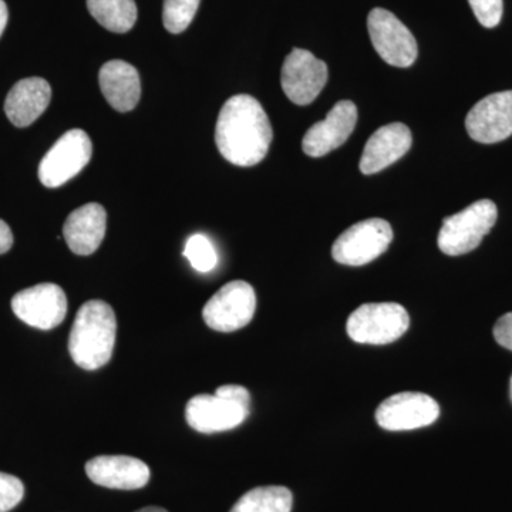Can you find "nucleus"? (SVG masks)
<instances>
[{
    "instance_id": "nucleus-17",
    "label": "nucleus",
    "mask_w": 512,
    "mask_h": 512,
    "mask_svg": "<svg viewBox=\"0 0 512 512\" xmlns=\"http://www.w3.org/2000/svg\"><path fill=\"white\" fill-rule=\"evenodd\" d=\"M106 210L97 202L77 208L64 222L63 235L76 255H92L99 249L106 235Z\"/></svg>"
},
{
    "instance_id": "nucleus-28",
    "label": "nucleus",
    "mask_w": 512,
    "mask_h": 512,
    "mask_svg": "<svg viewBox=\"0 0 512 512\" xmlns=\"http://www.w3.org/2000/svg\"><path fill=\"white\" fill-rule=\"evenodd\" d=\"M13 245V234L9 225L0 220V255L6 254Z\"/></svg>"
},
{
    "instance_id": "nucleus-16",
    "label": "nucleus",
    "mask_w": 512,
    "mask_h": 512,
    "mask_svg": "<svg viewBox=\"0 0 512 512\" xmlns=\"http://www.w3.org/2000/svg\"><path fill=\"white\" fill-rule=\"evenodd\" d=\"M86 474L94 484L113 490H140L150 480V468L138 458L99 456L87 461Z\"/></svg>"
},
{
    "instance_id": "nucleus-9",
    "label": "nucleus",
    "mask_w": 512,
    "mask_h": 512,
    "mask_svg": "<svg viewBox=\"0 0 512 512\" xmlns=\"http://www.w3.org/2000/svg\"><path fill=\"white\" fill-rule=\"evenodd\" d=\"M328 66L309 50L293 49L282 66L281 84L292 103L308 106L328 83Z\"/></svg>"
},
{
    "instance_id": "nucleus-6",
    "label": "nucleus",
    "mask_w": 512,
    "mask_h": 512,
    "mask_svg": "<svg viewBox=\"0 0 512 512\" xmlns=\"http://www.w3.org/2000/svg\"><path fill=\"white\" fill-rule=\"evenodd\" d=\"M92 153V140L86 131L79 128L67 131L43 157L39 165L40 183L47 188L62 187L82 173L83 168L90 163Z\"/></svg>"
},
{
    "instance_id": "nucleus-31",
    "label": "nucleus",
    "mask_w": 512,
    "mask_h": 512,
    "mask_svg": "<svg viewBox=\"0 0 512 512\" xmlns=\"http://www.w3.org/2000/svg\"><path fill=\"white\" fill-rule=\"evenodd\" d=\"M511 399H512V377H511Z\"/></svg>"
},
{
    "instance_id": "nucleus-30",
    "label": "nucleus",
    "mask_w": 512,
    "mask_h": 512,
    "mask_svg": "<svg viewBox=\"0 0 512 512\" xmlns=\"http://www.w3.org/2000/svg\"><path fill=\"white\" fill-rule=\"evenodd\" d=\"M136 512H167L164 510V508H160V507H147V508H143V510H138Z\"/></svg>"
},
{
    "instance_id": "nucleus-8",
    "label": "nucleus",
    "mask_w": 512,
    "mask_h": 512,
    "mask_svg": "<svg viewBox=\"0 0 512 512\" xmlns=\"http://www.w3.org/2000/svg\"><path fill=\"white\" fill-rule=\"evenodd\" d=\"M370 40L384 62L394 67H410L419 55L413 33L389 10L376 8L367 18Z\"/></svg>"
},
{
    "instance_id": "nucleus-24",
    "label": "nucleus",
    "mask_w": 512,
    "mask_h": 512,
    "mask_svg": "<svg viewBox=\"0 0 512 512\" xmlns=\"http://www.w3.org/2000/svg\"><path fill=\"white\" fill-rule=\"evenodd\" d=\"M25 487L18 477L0 473V512L13 510L23 500Z\"/></svg>"
},
{
    "instance_id": "nucleus-27",
    "label": "nucleus",
    "mask_w": 512,
    "mask_h": 512,
    "mask_svg": "<svg viewBox=\"0 0 512 512\" xmlns=\"http://www.w3.org/2000/svg\"><path fill=\"white\" fill-rule=\"evenodd\" d=\"M215 394L225 397V399L244 404V406H249V403H251V394H249L245 387L237 386V384H225V386L218 387Z\"/></svg>"
},
{
    "instance_id": "nucleus-23",
    "label": "nucleus",
    "mask_w": 512,
    "mask_h": 512,
    "mask_svg": "<svg viewBox=\"0 0 512 512\" xmlns=\"http://www.w3.org/2000/svg\"><path fill=\"white\" fill-rule=\"evenodd\" d=\"M185 258L192 268L201 274H208L218 264V255L210 239L202 234H195L188 239L184 249Z\"/></svg>"
},
{
    "instance_id": "nucleus-13",
    "label": "nucleus",
    "mask_w": 512,
    "mask_h": 512,
    "mask_svg": "<svg viewBox=\"0 0 512 512\" xmlns=\"http://www.w3.org/2000/svg\"><path fill=\"white\" fill-rule=\"evenodd\" d=\"M249 416V406L217 394H198L185 407L188 426L198 433H221L241 426Z\"/></svg>"
},
{
    "instance_id": "nucleus-2",
    "label": "nucleus",
    "mask_w": 512,
    "mask_h": 512,
    "mask_svg": "<svg viewBox=\"0 0 512 512\" xmlns=\"http://www.w3.org/2000/svg\"><path fill=\"white\" fill-rule=\"evenodd\" d=\"M116 313L109 303H84L74 319L69 338L73 362L84 370H97L109 363L116 345Z\"/></svg>"
},
{
    "instance_id": "nucleus-18",
    "label": "nucleus",
    "mask_w": 512,
    "mask_h": 512,
    "mask_svg": "<svg viewBox=\"0 0 512 512\" xmlns=\"http://www.w3.org/2000/svg\"><path fill=\"white\" fill-rule=\"evenodd\" d=\"M52 99V87L45 79L29 77L20 80L10 90L5 101V113L16 127H28L35 123Z\"/></svg>"
},
{
    "instance_id": "nucleus-21",
    "label": "nucleus",
    "mask_w": 512,
    "mask_h": 512,
    "mask_svg": "<svg viewBox=\"0 0 512 512\" xmlns=\"http://www.w3.org/2000/svg\"><path fill=\"white\" fill-rule=\"evenodd\" d=\"M291 491L279 485L258 487L242 495L229 512H291Z\"/></svg>"
},
{
    "instance_id": "nucleus-14",
    "label": "nucleus",
    "mask_w": 512,
    "mask_h": 512,
    "mask_svg": "<svg viewBox=\"0 0 512 512\" xmlns=\"http://www.w3.org/2000/svg\"><path fill=\"white\" fill-rule=\"evenodd\" d=\"M357 123V107L350 100H340L325 120L313 124L302 140L303 153L319 158L346 143Z\"/></svg>"
},
{
    "instance_id": "nucleus-3",
    "label": "nucleus",
    "mask_w": 512,
    "mask_h": 512,
    "mask_svg": "<svg viewBox=\"0 0 512 512\" xmlns=\"http://www.w3.org/2000/svg\"><path fill=\"white\" fill-rule=\"evenodd\" d=\"M497 218V205L490 200L474 202L466 210L447 217L437 239L440 251L450 256L474 251L493 229Z\"/></svg>"
},
{
    "instance_id": "nucleus-1",
    "label": "nucleus",
    "mask_w": 512,
    "mask_h": 512,
    "mask_svg": "<svg viewBox=\"0 0 512 512\" xmlns=\"http://www.w3.org/2000/svg\"><path fill=\"white\" fill-rule=\"evenodd\" d=\"M272 138L271 121L255 97L237 94L225 101L215 127V143L225 160L254 167L268 154Z\"/></svg>"
},
{
    "instance_id": "nucleus-5",
    "label": "nucleus",
    "mask_w": 512,
    "mask_h": 512,
    "mask_svg": "<svg viewBox=\"0 0 512 512\" xmlns=\"http://www.w3.org/2000/svg\"><path fill=\"white\" fill-rule=\"evenodd\" d=\"M392 241L389 222L370 218L346 229L333 244L332 256L338 264L362 266L384 254Z\"/></svg>"
},
{
    "instance_id": "nucleus-4",
    "label": "nucleus",
    "mask_w": 512,
    "mask_h": 512,
    "mask_svg": "<svg viewBox=\"0 0 512 512\" xmlns=\"http://www.w3.org/2000/svg\"><path fill=\"white\" fill-rule=\"evenodd\" d=\"M410 316L399 303H366L349 316V338L363 345H387L402 338Z\"/></svg>"
},
{
    "instance_id": "nucleus-29",
    "label": "nucleus",
    "mask_w": 512,
    "mask_h": 512,
    "mask_svg": "<svg viewBox=\"0 0 512 512\" xmlns=\"http://www.w3.org/2000/svg\"><path fill=\"white\" fill-rule=\"evenodd\" d=\"M9 12L8 6L3 0H0V36L5 32L6 25H8Z\"/></svg>"
},
{
    "instance_id": "nucleus-19",
    "label": "nucleus",
    "mask_w": 512,
    "mask_h": 512,
    "mask_svg": "<svg viewBox=\"0 0 512 512\" xmlns=\"http://www.w3.org/2000/svg\"><path fill=\"white\" fill-rule=\"evenodd\" d=\"M99 83L110 106L120 113L133 110L140 101V76L130 63L123 60L107 62L100 69Z\"/></svg>"
},
{
    "instance_id": "nucleus-7",
    "label": "nucleus",
    "mask_w": 512,
    "mask_h": 512,
    "mask_svg": "<svg viewBox=\"0 0 512 512\" xmlns=\"http://www.w3.org/2000/svg\"><path fill=\"white\" fill-rule=\"evenodd\" d=\"M256 295L244 281H232L214 293L202 309V318L217 332H235L254 318Z\"/></svg>"
},
{
    "instance_id": "nucleus-26",
    "label": "nucleus",
    "mask_w": 512,
    "mask_h": 512,
    "mask_svg": "<svg viewBox=\"0 0 512 512\" xmlns=\"http://www.w3.org/2000/svg\"><path fill=\"white\" fill-rule=\"evenodd\" d=\"M494 338L498 345L512 350V312L497 320L494 326Z\"/></svg>"
},
{
    "instance_id": "nucleus-25",
    "label": "nucleus",
    "mask_w": 512,
    "mask_h": 512,
    "mask_svg": "<svg viewBox=\"0 0 512 512\" xmlns=\"http://www.w3.org/2000/svg\"><path fill=\"white\" fill-rule=\"evenodd\" d=\"M478 22L484 28H495L503 18V0H468Z\"/></svg>"
},
{
    "instance_id": "nucleus-22",
    "label": "nucleus",
    "mask_w": 512,
    "mask_h": 512,
    "mask_svg": "<svg viewBox=\"0 0 512 512\" xmlns=\"http://www.w3.org/2000/svg\"><path fill=\"white\" fill-rule=\"evenodd\" d=\"M201 0H164L165 29L174 35L183 33L195 18Z\"/></svg>"
},
{
    "instance_id": "nucleus-10",
    "label": "nucleus",
    "mask_w": 512,
    "mask_h": 512,
    "mask_svg": "<svg viewBox=\"0 0 512 512\" xmlns=\"http://www.w3.org/2000/svg\"><path fill=\"white\" fill-rule=\"evenodd\" d=\"M440 406L429 394L397 393L376 410V421L389 431H407L430 426L439 419Z\"/></svg>"
},
{
    "instance_id": "nucleus-20",
    "label": "nucleus",
    "mask_w": 512,
    "mask_h": 512,
    "mask_svg": "<svg viewBox=\"0 0 512 512\" xmlns=\"http://www.w3.org/2000/svg\"><path fill=\"white\" fill-rule=\"evenodd\" d=\"M90 15L114 33H127L137 22V5L134 0H87Z\"/></svg>"
},
{
    "instance_id": "nucleus-11",
    "label": "nucleus",
    "mask_w": 512,
    "mask_h": 512,
    "mask_svg": "<svg viewBox=\"0 0 512 512\" xmlns=\"http://www.w3.org/2000/svg\"><path fill=\"white\" fill-rule=\"evenodd\" d=\"M13 313L32 328L50 330L67 315L66 293L56 284H39L20 291L12 299Z\"/></svg>"
},
{
    "instance_id": "nucleus-15",
    "label": "nucleus",
    "mask_w": 512,
    "mask_h": 512,
    "mask_svg": "<svg viewBox=\"0 0 512 512\" xmlns=\"http://www.w3.org/2000/svg\"><path fill=\"white\" fill-rule=\"evenodd\" d=\"M412 143V131L406 124L392 123L380 127L367 140L360 158V171L366 175L380 173L399 161L410 150Z\"/></svg>"
},
{
    "instance_id": "nucleus-12",
    "label": "nucleus",
    "mask_w": 512,
    "mask_h": 512,
    "mask_svg": "<svg viewBox=\"0 0 512 512\" xmlns=\"http://www.w3.org/2000/svg\"><path fill=\"white\" fill-rule=\"evenodd\" d=\"M468 136L481 144H495L512 136V90L490 94L467 114Z\"/></svg>"
}]
</instances>
